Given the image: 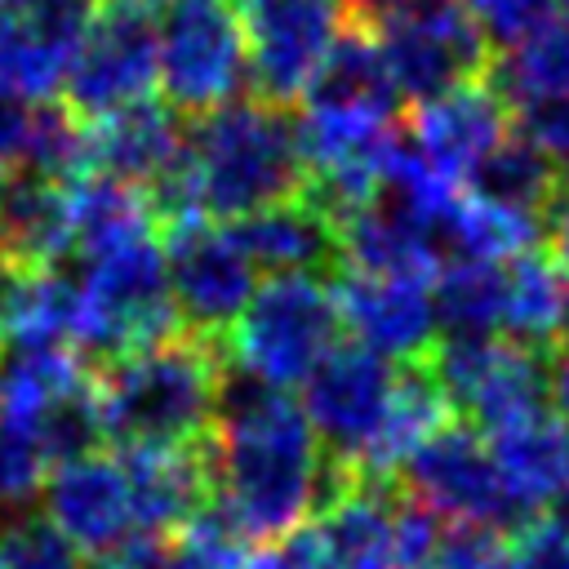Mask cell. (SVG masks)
<instances>
[{"label":"cell","mask_w":569,"mask_h":569,"mask_svg":"<svg viewBox=\"0 0 569 569\" xmlns=\"http://www.w3.org/2000/svg\"><path fill=\"white\" fill-rule=\"evenodd\" d=\"M209 462L213 498L253 547L307 529L333 485V462L302 400L244 373L227 378Z\"/></svg>","instance_id":"1"},{"label":"cell","mask_w":569,"mask_h":569,"mask_svg":"<svg viewBox=\"0 0 569 569\" xmlns=\"http://www.w3.org/2000/svg\"><path fill=\"white\" fill-rule=\"evenodd\" d=\"M93 391L102 431L120 449H196L209 445L218 427L227 356L218 342L178 329L173 338L107 360L93 373Z\"/></svg>","instance_id":"2"},{"label":"cell","mask_w":569,"mask_h":569,"mask_svg":"<svg viewBox=\"0 0 569 569\" xmlns=\"http://www.w3.org/2000/svg\"><path fill=\"white\" fill-rule=\"evenodd\" d=\"M187 160L200 213L218 222L298 200L307 187L298 120H289L284 107L267 98H236L200 116L187 133Z\"/></svg>","instance_id":"3"},{"label":"cell","mask_w":569,"mask_h":569,"mask_svg":"<svg viewBox=\"0 0 569 569\" xmlns=\"http://www.w3.org/2000/svg\"><path fill=\"white\" fill-rule=\"evenodd\" d=\"M80 351L107 360H120L138 347H151L160 338H173L182 329L173 289H169V262H164V231L124 240L116 249L80 258Z\"/></svg>","instance_id":"4"},{"label":"cell","mask_w":569,"mask_h":569,"mask_svg":"<svg viewBox=\"0 0 569 569\" xmlns=\"http://www.w3.org/2000/svg\"><path fill=\"white\" fill-rule=\"evenodd\" d=\"M342 329L338 293L325 276H267L227 333V360L267 387H307L333 356Z\"/></svg>","instance_id":"5"},{"label":"cell","mask_w":569,"mask_h":569,"mask_svg":"<svg viewBox=\"0 0 569 569\" xmlns=\"http://www.w3.org/2000/svg\"><path fill=\"white\" fill-rule=\"evenodd\" d=\"M160 89L178 116L236 102L249 80V36L236 0H160Z\"/></svg>","instance_id":"6"},{"label":"cell","mask_w":569,"mask_h":569,"mask_svg":"<svg viewBox=\"0 0 569 569\" xmlns=\"http://www.w3.org/2000/svg\"><path fill=\"white\" fill-rule=\"evenodd\" d=\"M405 98L431 102L493 76L498 53L462 0H422L369 22Z\"/></svg>","instance_id":"7"},{"label":"cell","mask_w":569,"mask_h":569,"mask_svg":"<svg viewBox=\"0 0 569 569\" xmlns=\"http://www.w3.org/2000/svg\"><path fill=\"white\" fill-rule=\"evenodd\" d=\"M405 493H413L422 507L445 516L449 525H476L493 533H520L529 520H538L502 480L498 458L489 449V436L480 427L449 422L440 427L396 476Z\"/></svg>","instance_id":"8"},{"label":"cell","mask_w":569,"mask_h":569,"mask_svg":"<svg viewBox=\"0 0 569 569\" xmlns=\"http://www.w3.org/2000/svg\"><path fill=\"white\" fill-rule=\"evenodd\" d=\"M160 84V27L151 0H98V13L62 80V102L84 120H102L147 102Z\"/></svg>","instance_id":"9"},{"label":"cell","mask_w":569,"mask_h":569,"mask_svg":"<svg viewBox=\"0 0 569 569\" xmlns=\"http://www.w3.org/2000/svg\"><path fill=\"white\" fill-rule=\"evenodd\" d=\"M427 365L440 378L449 405L462 409L480 431L533 418L551 396L547 356L511 338H445Z\"/></svg>","instance_id":"10"},{"label":"cell","mask_w":569,"mask_h":569,"mask_svg":"<svg viewBox=\"0 0 569 569\" xmlns=\"http://www.w3.org/2000/svg\"><path fill=\"white\" fill-rule=\"evenodd\" d=\"M396 382H400V369L360 342H338L333 356L307 378L302 409L333 467L365 471L387 427Z\"/></svg>","instance_id":"11"},{"label":"cell","mask_w":569,"mask_h":569,"mask_svg":"<svg viewBox=\"0 0 569 569\" xmlns=\"http://www.w3.org/2000/svg\"><path fill=\"white\" fill-rule=\"evenodd\" d=\"M164 262L182 329L209 342L227 338L258 289V267L249 262L231 227L213 218L164 227Z\"/></svg>","instance_id":"12"},{"label":"cell","mask_w":569,"mask_h":569,"mask_svg":"<svg viewBox=\"0 0 569 569\" xmlns=\"http://www.w3.org/2000/svg\"><path fill=\"white\" fill-rule=\"evenodd\" d=\"M249 36V80L267 102H298L333 40L347 31L351 0H236Z\"/></svg>","instance_id":"13"},{"label":"cell","mask_w":569,"mask_h":569,"mask_svg":"<svg viewBox=\"0 0 569 569\" xmlns=\"http://www.w3.org/2000/svg\"><path fill=\"white\" fill-rule=\"evenodd\" d=\"M40 502H44V520L80 556L107 560V556L142 542V520H138L124 458H111L102 449L53 467Z\"/></svg>","instance_id":"14"},{"label":"cell","mask_w":569,"mask_h":569,"mask_svg":"<svg viewBox=\"0 0 569 569\" xmlns=\"http://www.w3.org/2000/svg\"><path fill=\"white\" fill-rule=\"evenodd\" d=\"M342 329L391 365H427L440 347L436 280L387 276V271H342L338 280Z\"/></svg>","instance_id":"15"},{"label":"cell","mask_w":569,"mask_h":569,"mask_svg":"<svg viewBox=\"0 0 569 569\" xmlns=\"http://www.w3.org/2000/svg\"><path fill=\"white\" fill-rule=\"evenodd\" d=\"M93 13L98 0H27L0 9V93L53 102Z\"/></svg>","instance_id":"16"},{"label":"cell","mask_w":569,"mask_h":569,"mask_svg":"<svg viewBox=\"0 0 569 569\" xmlns=\"http://www.w3.org/2000/svg\"><path fill=\"white\" fill-rule=\"evenodd\" d=\"M400 480L333 467V485L311 525L325 569H400Z\"/></svg>","instance_id":"17"},{"label":"cell","mask_w":569,"mask_h":569,"mask_svg":"<svg viewBox=\"0 0 569 569\" xmlns=\"http://www.w3.org/2000/svg\"><path fill=\"white\" fill-rule=\"evenodd\" d=\"M511 120H516V107L507 102V93L480 80V84L440 93L431 102H418L409 120V142L440 178L467 187L471 173L511 138Z\"/></svg>","instance_id":"18"},{"label":"cell","mask_w":569,"mask_h":569,"mask_svg":"<svg viewBox=\"0 0 569 569\" xmlns=\"http://www.w3.org/2000/svg\"><path fill=\"white\" fill-rule=\"evenodd\" d=\"M400 84L382 58V44L369 22L351 18L347 31L325 53L320 71L302 93V116L342 120V124H396L400 116Z\"/></svg>","instance_id":"19"},{"label":"cell","mask_w":569,"mask_h":569,"mask_svg":"<svg viewBox=\"0 0 569 569\" xmlns=\"http://www.w3.org/2000/svg\"><path fill=\"white\" fill-rule=\"evenodd\" d=\"M187 164V133L169 102H133L89 124V173L142 196L160 191Z\"/></svg>","instance_id":"20"},{"label":"cell","mask_w":569,"mask_h":569,"mask_svg":"<svg viewBox=\"0 0 569 569\" xmlns=\"http://www.w3.org/2000/svg\"><path fill=\"white\" fill-rule=\"evenodd\" d=\"M142 538H178L213 498L209 445L196 449H124Z\"/></svg>","instance_id":"21"},{"label":"cell","mask_w":569,"mask_h":569,"mask_svg":"<svg viewBox=\"0 0 569 569\" xmlns=\"http://www.w3.org/2000/svg\"><path fill=\"white\" fill-rule=\"evenodd\" d=\"M67 253H76L71 182L22 169L0 187V258L27 271H49Z\"/></svg>","instance_id":"22"},{"label":"cell","mask_w":569,"mask_h":569,"mask_svg":"<svg viewBox=\"0 0 569 569\" xmlns=\"http://www.w3.org/2000/svg\"><path fill=\"white\" fill-rule=\"evenodd\" d=\"M227 227L249 253V262L267 276H325V267L342 262L338 227L302 196L236 218Z\"/></svg>","instance_id":"23"},{"label":"cell","mask_w":569,"mask_h":569,"mask_svg":"<svg viewBox=\"0 0 569 569\" xmlns=\"http://www.w3.org/2000/svg\"><path fill=\"white\" fill-rule=\"evenodd\" d=\"M489 449L507 489L538 516V507L556 502L569 480V431L556 413H533L511 427L489 431Z\"/></svg>","instance_id":"24"},{"label":"cell","mask_w":569,"mask_h":569,"mask_svg":"<svg viewBox=\"0 0 569 569\" xmlns=\"http://www.w3.org/2000/svg\"><path fill=\"white\" fill-rule=\"evenodd\" d=\"M476 196L511 209V213H525V218H538L542 231H547V213L556 209V200L569 191V173L538 147L529 142L525 133H511L467 182Z\"/></svg>","instance_id":"25"},{"label":"cell","mask_w":569,"mask_h":569,"mask_svg":"<svg viewBox=\"0 0 569 569\" xmlns=\"http://www.w3.org/2000/svg\"><path fill=\"white\" fill-rule=\"evenodd\" d=\"M565 307H569V284L565 271L551 253H520L507 262V311H502V338L551 351L565 329Z\"/></svg>","instance_id":"26"},{"label":"cell","mask_w":569,"mask_h":569,"mask_svg":"<svg viewBox=\"0 0 569 569\" xmlns=\"http://www.w3.org/2000/svg\"><path fill=\"white\" fill-rule=\"evenodd\" d=\"M436 311L445 338H502L507 262L453 258L436 276Z\"/></svg>","instance_id":"27"},{"label":"cell","mask_w":569,"mask_h":569,"mask_svg":"<svg viewBox=\"0 0 569 569\" xmlns=\"http://www.w3.org/2000/svg\"><path fill=\"white\" fill-rule=\"evenodd\" d=\"M489 80H498L511 107L538 98H569V22L551 18L547 27L511 44Z\"/></svg>","instance_id":"28"},{"label":"cell","mask_w":569,"mask_h":569,"mask_svg":"<svg viewBox=\"0 0 569 569\" xmlns=\"http://www.w3.org/2000/svg\"><path fill=\"white\" fill-rule=\"evenodd\" d=\"M53 476V458L31 422L0 418V511L27 516V507L44 493Z\"/></svg>","instance_id":"29"},{"label":"cell","mask_w":569,"mask_h":569,"mask_svg":"<svg viewBox=\"0 0 569 569\" xmlns=\"http://www.w3.org/2000/svg\"><path fill=\"white\" fill-rule=\"evenodd\" d=\"M0 569H80V551L44 516H13L0 525Z\"/></svg>","instance_id":"30"},{"label":"cell","mask_w":569,"mask_h":569,"mask_svg":"<svg viewBox=\"0 0 569 569\" xmlns=\"http://www.w3.org/2000/svg\"><path fill=\"white\" fill-rule=\"evenodd\" d=\"M462 4L480 18L489 40L502 49L520 44L525 36H533L538 27H547L556 18V0H462Z\"/></svg>","instance_id":"31"},{"label":"cell","mask_w":569,"mask_h":569,"mask_svg":"<svg viewBox=\"0 0 569 569\" xmlns=\"http://www.w3.org/2000/svg\"><path fill=\"white\" fill-rule=\"evenodd\" d=\"M516 569H569V525L560 516H538L511 533Z\"/></svg>","instance_id":"32"},{"label":"cell","mask_w":569,"mask_h":569,"mask_svg":"<svg viewBox=\"0 0 569 569\" xmlns=\"http://www.w3.org/2000/svg\"><path fill=\"white\" fill-rule=\"evenodd\" d=\"M520 133L529 142H538L565 173H569V98H538V102H520L516 107Z\"/></svg>","instance_id":"33"},{"label":"cell","mask_w":569,"mask_h":569,"mask_svg":"<svg viewBox=\"0 0 569 569\" xmlns=\"http://www.w3.org/2000/svg\"><path fill=\"white\" fill-rule=\"evenodd\" d=\"M236 569H325V556L316 547V533L298 529V533H284V538L249 547Z\"/></svg>","instance_id":"34"},{"label":"cell","mask_w":569,"mask_h":569,"mask_svg":"<svg viewBox=\"0 0 569 569\" xmlns=\"http://www.w3.org/2000/svg\"><path fill=\"white\" fill-rule=\"evenodd\" d=\"M31 111H36V102H22V98L0 93V187H4L9 178H18L22 164H27Z\"/></svg>","instance_id":"35"},{"label":"cell","mask_w":569,"mask_h":569,"mask_svg":"<svg viewBox=\"0 0 569 569\" xmlns=\"http://www.w3.org/2000/svg\"><path fill=\"white\" fill-rule=\"evenodd\" d=\"M98 569H196V551H187L173 538H142V542L98 560Z\"/></svg>","instance_id":"36"},{"label":"cell","mask_w":569,"mask_h":569,"mask_svg":"<svg viewBox=\"0 0 569 569\" xmlns=\"http://www.w3.org/2000/svg\"><path fill=\"white\" fill-rule=\"evenodd\" d=\"M27 267L0 258V356L13 347L18 333V311H22V293H27Z\"/></svg>","instance_id":"37"},{"label":"cell","mask_w":569,"mask_h":569,"mask_svg":"<svg viewBox=\"0 0 569 569\" xmlns=\"http://www.w3.org/2000/svg\"><path fill=\"white\" fill-rule=\"evenodd\" d=\"M547 240H551V258L560 262V271L569 276V191L556 200V209L547 213Z\"/></svg>","instance_id":"38"},{"label":"cell","mask_w":569,"mask_h":569,"mask_svg":"<svg viewBox=\"0 0 569 569\" xmlns=\"http://www.w3.org/2000/svg\"><path fill=\"white\" fill-rule=\"evenodd\" d=\"M351 4H356L360 22H378V18H387L396 9H409V4H422V0H351Z\"/></svg>","instance_id":"39"},{"label":"cell","mask_w":569,"mask_h":569,"mask_svg":"<svg viewBox=\"0 0 569 569\" xmlns=\"http://www.w3.org/2000/svg\"><path fill=\"white\" fill-rule=\"evenodd\" d=\"M551 400H556L560 418L569 422V351L560 356V365H556V373H551Z\"/></svg>","instance_id":"40"},{"label":"cell","mask_w":569,"mask_h":569,"mask_svg":"<svg viewBox=\"0 0 569 569\" xmlns=\"http://www.w3.org/2000/svg\"><path fill=\"white\" fill-rule=\"evenodd\" d=\"M556 502H560V520L569 525V480H565V489H560V498H556Z\"/></svg>","instance_id":"41"},{"label":"cell","mask_w":569,"mask_h":569,"mask_svg":"<svg viewBox=\"0 0 569 569\" xmlns=\"http://www.w3.org/2000/svg\"><path fill=\"white\" fill-rule=\"evenodd\" d=\"M560 347L569 351V307H565V329H560Z\"/></svg>","instance_id":"42"},{"label":"cell","mask_w":569,"mask_h":569,"mask_svg":"<svg viewBox=\"0 0 569 569\" xmlns=\"http://www.w3.org/2000/svg\"><path fill=\"white\" fill-rule=\"evenodd\" d=\"M18 4H27V0H0V9H18Z\"/></svg>","instance_id":"43"},{"label":"cell","mask_w":569,"mask_h":569,"mask_svg":"<svg viewBox=\"0 0 569 569\" xmlns=\"http://www.w3.org/2000/svg\"><path fill=\"white\" fill-rule=\"evenodd\" d=\"M556 4H560V9H565V13H569V0H556Z\"/></svg>","instance_id":"44"}]
</instances>
